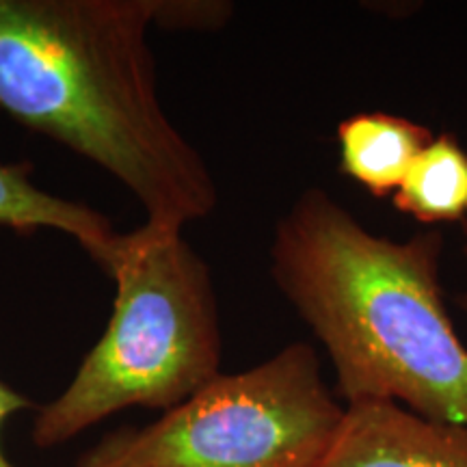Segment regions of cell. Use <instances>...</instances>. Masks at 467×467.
Instances as JSON below:
<instances>
[{"mask_svg":"<svg viewBox=\"0 0 467 467\" xmlns=\"http://www.w3.org/2000/svg\"><path fill=\"white\" fill-rule=\"evenodd\" d=\"M457 306L461 312H463V317L467 318V292H461V295L457 296Z\"/></svg>","mask_w":467,"mask_h":467,"instance_id":"8fae6325","label":"cell"},{"mask_svg":"<svg viewBox=\"0 0 467 467\" xmlns=\"http://www.w3.org/2000/svg\"><path fill=\"white\" fill-rule=\"evenodd\" d=\"M461 254H463V258L467 260V223L463 227V241H461Z\"/></svg>","mask_w":467,"mask_h":467,"instance_id":"7c38bea8","label":"cell"},{"mask_svg":"<svg viewBox=\"0 0 467 467\" xmlns=\"http://www.w3.org/2000/svg\"><path fill=\"white\" fill-rule=\"evenodd\" d=\"M443 236L370 232L309 186L273 230V284L325 348L344 405L388 400L467 424V347L443 301Z\"/></svg>","mask_w":467,"mask_h":467,"instance_id":"7a4b0ae2","label":"cell"},{"mask_svg":"<svg viewBox=\"0 0 467 467\" xmlns=\"http://www.w3.org/2000/svg\"><path fill=\"white\" fill-rule=\"evenodd\" d=\"M0 230L22 236L57 232L69 236L98 266L107 268L121 232L89 203L46 191L35 180L33 162L0 161Z\"/></svg>","mask_w":467,"mask_h":467,"instance_id":"8992f818","label":"cell"},{"mask_svg":"<svg viewBox=\"0 0 467 467\" xmlns=\"http://www.w3.org/2000/svg\"><path fill=\"white\" fill-rule=\"evenodd\" d=\"M104 275L107 329L55 399L35 409L31 440L58 448L126 409L171 411L221 372L223 331L213 271L182 230L119 234Z\"/></svg>","mask_w":467,"mask_h":467,"instance_id":"3957f363","label":"cell"},{"mask_svg":"<svg viewBox=\"0 0 467 467\" xmlns=\"http://www.w3.org/2000/svg\"><path fill=\"white\" fill-rule=\"evenodd\" d=\"M344 411L317 348L292 342L154 422L110 431L76 467H318Z\"/></svg>","mask_w":467,"mask_h":467,"instance_id":"277c9868","label":"cell"},{"mask_svg":"<svg viewBox=\"0 0 467 467\" xmlns=\"http://www.w3.org/2000/svg\"><path fill=\"white\" fill-rule=\"evenodd\" d=\"M31 400L25 394L17 392L16 388H11L7 381L0 379V467H17L16 461L5 452V441H3V431L9 424V420L17 416V413L28 411L31 409Z\"/></svg>","mask_w":467,"mask_h":467,"instance_id":"30bf717a","label":"cell"},{"mask_svg":"<svg viewBox=\"0 0 467 467\" xmlns=\"http://www.w3.org/2000/svg\"><path fill=\"white\" fill-rule=\"evenodd\" d=\"M433 139L429 126L407 117L383 110L350 115L337 126L340 171L372 197H392Z\"/></svg>","mask_w":467,"mask_h":467,"instance_id":"52a82bcc","label":"cell"},{"mask_svg":"<svg viewBox=\"0 0 467 467\" xmlns=\"http://www.w3.org/2000/svg\"><path fill=\"white\" fill-rule=\"evenodd\" d=\"M318 467H467V424L388 400L353 402Z\"/></svg>","mask_w":467,"mask_h":467,"instance_id":"5b68a950","label":"cell"},{"mask_svg":"<svg viewBox=\"0 0 467 467\" xmlns=\"http://www.w3.org/2000/svg\"><path fill=\"white\" fill-rule=\"evenodd\" d=\"M151 0H0V115L100 167L145 221L182 230L219 191L162 107Z\"/></svg>","mask_w":467,"mask_h":467,"instance_id":"6da1fadb","label":"cell"},{"mask_svg":"<svg viewBox=\"0 0 467 467\" xmlns=\"http://www.w3.org/2000/svg\"><path fill=\"white\" fill-rule=\"evenodd\" d=\"M234 5L225 0H151V25L171 33H213L227 26Z\"/></svg>","mask_w":467,"mask_h":467,"instance_id":"9c48e42d","label":"cell"},{"mask_svg":"<svg viewBox=\"0 0 467 467\" xmlns=\"http://www.w3.org/2000/svg\"><path fill=\"white\" fill-rule=\"evenodd\" d=\"M392 203L426 227L467 221V150L454 134H437L420 151Z\"/></svg>","mask_w":467,"mask_h":467,"instance_id":"ba28073f","label":"cell"}]
</instances>
